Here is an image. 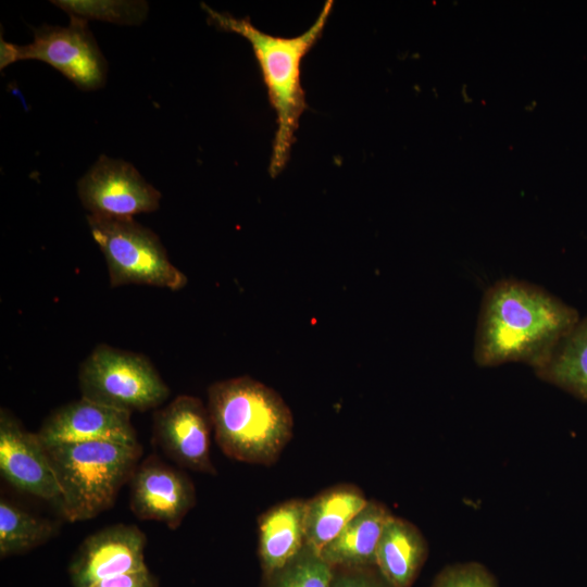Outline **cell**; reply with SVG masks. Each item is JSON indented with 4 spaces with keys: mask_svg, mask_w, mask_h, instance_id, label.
<instances>
[{
    "mask_svg": "<svg viewBox=\"0 0 587 587\" xmlns=\"http://www.w3.org/2000/svg\"><path fill=\"white\" fill-rule=\"evenodd\" d=\"M578 311L544 287L502 278L484 292L473 357L483 367L523 363L542 367L575 327Z\"/></svg>",
    "mask_w": 587,
    "mask_h": 587,
    "instance_id": "1",
    "label": "cell"
},
{
    "mask_svg": "<svg viewBox=\"0 0 587 587\" xmlns=\"http://www.w3.org/2000/svg\"><path fill=\"white\" fill-rule=\"evenodd\" d=\"M209 22L216 28L246 38L260 66L268 100L276 113V130L270 174L277 176L286 166L299 121L307 103L301 84V62L321 37L333 9L327 1L314 24L296 37L273 36L257 28L248 17L239 18L203 4Z\"/></svg>",
    "mask_w": 587,
    "mask_h": 587,
    "instance_id": "2",
    "label": "cell"
},
{
    "mask_svg": "<svg viewBox=\"0 0 587 587\" xmlns=\"http://www.w3.org/2000/svg\"><path fill=\"white\" fill-rule=\"evenodd\" d=\"M208 410L217 446L236 461L271 465L292 438V413L280 395L249 376L208 388Z\"/></svg>",
    "mask_w": 587,
    "mask_h": 587,
    "instance_id": "3",
    "label": "cell"
},
{
    "mask_svg": "<svg viewBox=\"0 0 587 587\" xmlns=\"http://www.w3.org/2000/svg\"><path fill=\"white\" fill-rule=\"evenodd\" d=\"M47 448V447H46ZM70 522L91 520L110 509L139 463V442L96 440L47 448Z\"/></svg>",
    "mask_w": 587,
    "mask_h": 587,
    "instance_id": "4",
    "label": "cell"
},
{
    "mask_svg": "<svg viewBox=\"0 0 587 587\" xmlns=\"http://www.w3.org/2000/svg\"><path fill=\"white\" fill-rule=\"evenodd\" d=\"M91 236L107 262L110 285H148L171 290L188 279L168 259L160 238L132 217L88 214Z\"/></svg>",
    "mask_w": 587,
    "mask_h": 587,
    "instance_id": "5",
    "label": "cell"
},
{
    "mask_svg": "<svg viewBox=\"0 0 587 587\" xmlns=\"http://www.w3.org/2000/svg\"><path fill=\"white\" fill-rule=\"evenodd\" d=\"M82 397L124 412H145L161 405L170 389L142 354L98 345L78 372Z\"/></svg>",
    "mask_w": 587,
    "mask_h": 587,
    "instance_id": "6",
    "label": "cell"
},
{
    "mask_svg": "<svg viewBox=\"0 0 587 587\" xmlns=\"http://www.w3.org/2000/svg\"><path fill=\"white\" fill-rule=\"evenodd\" d=\"M1 68L21 61L39 60L62 73L80 90L103 87L108 63L87 21L71 16L66 27L42 25L35 29L34 41L18 46L1 40Z\"/></svg>",
    "mask_w": 587,
    "mask_h": 587,
    "instance_id": "7",
    "label": "cell"
},
{
    "mask_svg": "<svg viewBox=\"0 0 587 587\" xmlns=\"http://www.w3.org/2000/svg\"><path fill=\"white\" fill-rule=\"evenodd\" d=\"M77 191L89 214L134 217L159 209L161 192L128 162L104 154L79 179Z\"/></svg>",
    "mask_w": 587,
    "mask_h": 587,
    "instance_id": "8",
    "label": "cell"
},
{
    "mask_svg": "<svg viewBox=\"0 0 587 587\" xmlns=\"http://www.w3.org/2000/svg\"><path fill=\"white\" fill-rule=\"evenodd\" d=\"M211 430L208 407L193 396H177L153 415V444L178 466L195 472L215 474Z\"/></svg>",
    "mask_w": 587,
    "mask_h": 587,
    "instance_id": "9",
    "label": "cell"
},
{
    "mask_svg": "<svg viewBox=\"0 0 587 587\" xmlns=\"http://www.w3.org/2000/svg\"><path fill=\"white\" fill-rule=\"evenodd\" d=\"M145 533L134 524H114L89 535L74 553L68 574L73 587L98 583L147 567Z\"/></svg>",
    "mask_w": 587,
    "mask_h": 587,
    "instance_id": "10",
    "label": "cell"
},
{
    "mask_svg": "<svg viewBox=\"0 0 587 587\" xmlns=\"http://www.w3.org/2000/svg\"><path fill=\"white\" fill-rule=\"evenodd\" d=\"M0 473L12 487L39 499L62 503V491L46 446L8 410H0Z\"/></svg>",
    "mask_w": 587,
    "mask_h": 587,
    "instance_id": "11",
    "label": "cell"
},
{
    "mask_svg": "<svg viewBox=\"0 0 587 587\" xmlns=\"http://www.w3.org/2000/svg\"><path fill=\"white\" fill-rule=\"evenodd\" d=\"M196 502L189 476L154 454L139 462L129 479V508L140 520L176 529Z\"/></svg>",
    "mask_w": 587,
    "mask_h": 587,
    "instance_id": "12",
    "label": "cell"
},
{
    "mask_svg": "<svg viewBox=\"0 0 587 587\" xmlns=\"http://www.w3.org/2000/svg\"><path fill=\"white\" fill-rule=\"evenodd\" d=\"M130 413L82 397L52 411L37 435L53 447L96 440L138 442Z\"/></svg>",
    "mask_w": 587,
    "mask_h": 587,
    "instance_id": "13",
    "label": "cell"
},
{
    "mask_svg": "<svg viewBox=\"0 0 587 587\" xmlns=\"http://www.w3.org/2000/svg\"><path fill=\"white\" fill-rule=\"evenodd\" d=\"M305 502L289 499L260 516L258 551L267 578L283 570L304 549Z\"/></svg>",
    "mask_w": 587,
    "mask_h": 587,
    "instance_id": "14",
    "label": "cell"
},
{
    "mask_svg": "<svg viewBox=\"0 0 587 587\" xmlns=\"http://www.w3.org/2000/svg\"><path fill=\"white\" fill-rule=\"evenodd\" d=\"M427 557V544L409 521L390 515L376 550L375 566L389 587H411Z\"/></svg>",
    "mask_w": 587,
    "mask_h": 587,
    "instance_id": "15",
    "label": "cell"
},
{
    "mask_svg": "<svg viewBox=\"0 0 587 587\" xmlns=\"http://www.w3.org/2000/svg\"><path fill=\"white\" fill-rule=\"evenodd\" d=\"M367 502L358 487L348 484L327 488L307 500L305 547L320 555Z\"/></svg>",
    "mask_w": 587,
    "mask_h": 587,
    "instance_id": "16",
    "label": "cell"
},
{
    "mask_svg": "<svg viewBox=\"0 0 587 587\" xmlns=\"http://www.w3.org/2000/svg\"><path fill=\"white\" fill-rule=\"evenodd\" d=\"M391 513L383 504L370 501L342 532L320 553L332 567L362 570L375 566L376 550Z\"/></svg>",
    "mask_w": 587,
    "mask_h": 587,
    "instance_id": "17",
    "label": "cell"
},
{
    "mask_svg": "<svg viewBox=\"0 0 587 587\" xmlns=\"http://www.w3.org/2000/svg\"><path fill=\"white\" fill-rule=\"evenodd\" d=\"M535 373L540 379L587 401V314Z\"/></svg>",
    "mask_w": 587,
    "mask_h": 587,
    "instance_id": "18",
    "label": "cell"
},
{
    "mask_svg": "<svg viewBox=\"0 0 587 587\" xmlns=\"http://www.w3.org/2000/svg\"><path fill=\"white\" fill-rule=\"evenodd\" d=\"M57 533V525L39 517L4 497L0 499V557L30 551Z\"/></svg>",
    "mask_w": 587,
    "mask_h": 587,
    "instance_id": "19",
    "label": "cell"
},
{
    "mask_svg": "<svg viewBox=\"0 0 587 587\" xmlns=\"http://www.w3.org/2000/svg\"><path fill=\"white\" fill-rule=\"evenodd\" d=\"M63 9L70 16L85 21L89 18L115 24L134 25L145 21L148 7L142 1H51Z\"/></svg>",
    "mask_w": 587,
    "mask_h": 587,
    "instance_id": "20",
    "label": "cell"
},
{
    "mask_svg": "<svg viewBox=\"0 0 587 587\" xmlns=\"http://www.w3.org/2000/svg\"><path fill=\"white\" fill-rule=\"evenodd\" d=\"M270 587H332L333 567L307 547L283 570L273 574Z\"/></svg>",
    "mask_w": 587,
    "mask_h": 587,
    "instance_id": "21",
    "label": "cell"
},
{
    "mask_svg": "<svg viewBox=\"0 0 587 587\" xmlns=\"http://www.w3.org/2000/svg\"><path fill=\"white\" fill-rule=\"evenodd\" d=\"M432 587H497V584L486 567L469 562L446 566Z\"/></svg>",
    "mask_w": 587,
    "mask_h": 587,
    "instance_id": "22",
    "label": "cell"
},
{
    "mask_svg": "<svg viewBox=\"0 0 587 587\" xmlns=\"http://www.w3.org/2000/svg\"><path fill=\"white\" fill-rule=\"evenodd\" d=\"M93 587H158V580L146 567L137 572L104 579Z\"/></svg>",
    "mask_w": 587,
    "mask_h": 587,
    "instance_id": "23",
    "label": "cell"
},
{
    "mask_svg": "<svg viewBox=\"0 0 587 587\" xmlns=\"http://www.w3.org/2000/svg\"><path fill=\"white\" fill-rule=\"evenodd\" d=\"M332 587H389L380 577L377 578L371 574L357 570L351 573H344L335 576Z\"/></svg>",
    "mask_w": 587,
    "mask_h": 587,
    "instance_id": "24",
    "label": "cell"
}]
</instances>
